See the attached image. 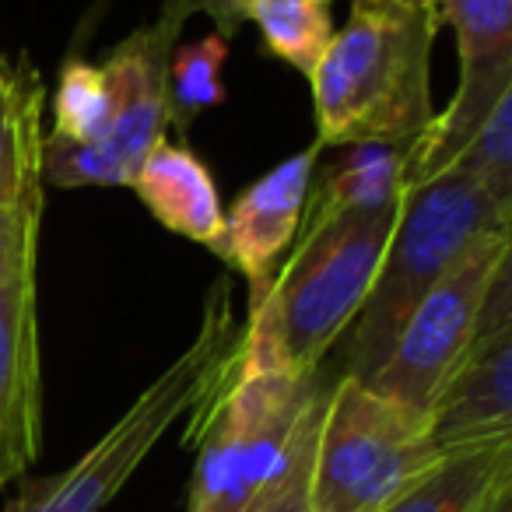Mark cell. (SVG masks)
<instances>
[{
  "label": "cell",
  "mask_w": 512,
  "mask_h": 512,
  "mask_svg": "<svg viewBox=\"0 0 512 512\" xmlns=\"http://www.w3.org/2000/svg\"><path fill=\"white\" fill-rule=\"evenodd\" d=\"M228 39L218 32L197 39L190 46H176L169 60V127L183 137L193 127L200 113L221 106L225 102V85H221V71L228 60Z\"/></svg>",
  "instance_id": "ac0fdd59"
},
{
  "label": "cell",
  "mask_w": 512,
  "mask_h": 512,
  "mask_svg": "<svg viewBox=\"0 0 512 512\" xmlns=\"http://www.w3.org/2000/svg\"><path fill=\"white\" fill-rule=\"evenodd\" d=\"M179 25L155 18L130 32L102 64L109 81V123L92 144L43 141V183L127 186L137 165L162 137H169V60Z\"/></svg>",
  "instance_id": "52a82bcc"
},
{
  "label": "cell",
  "mask_w": 512,
  "mask_h": 512,
  "mask_svg": "<svg viewBox=\"0 0 512 512\" xmlns=\"http://www.w3.org/2000/svg\"><path fill=\"white\" fill-rule=\"evenodd\" d=\"M193 15H207L221 39H235L246 25L249 0H162V11H158V18L179 25V29Z\"/></svg>",
  "instance_id": "7402d4cb"
},
{
  "label": "cell",
  "mask_w": 512,
  "mask_h": 512,
  "mask_svg": "<svg viewBox=\"0 0 512 512\" xmlns=\"http://www.w3.org/2000/svg\"><path fill=\"white\" fill-rule=\"evenodd\" d=\"M449 169H460L467 179H474L495 211L512 221V88L491 106L481 127L456 151Z\"/></svg>",
  "instance_id": "d6986e66"
},
{
  "label": "cell",
  "mask_w": 512,
  "mask_h": 512,
  "mask_svg": "<svg viewBox=\"0 0 512 512\" xmlns=\"http://www.w3.org/2000/svg\"><path fill=\"white\" fill-rule=\"evenodd\" d=\"M435 11L456 32L460 81L449 106L411 141L407 186L446 172L491 106L512 88V0H435Z\"/></svg>",
  "instance_id": "30bf717a"
},
{
  "label": "cell",
  "mask_w": 512,
  "mask_h": 512,
  "mask_svg": "<svg viewBox=\"0 0 512 512\" xmlns=\"http://www.w3.org/2000/svg\"><path fill=\"white\" fill-rule=\"evenodd\" d=\"M316 376L239 372L225 393L190 421L186 442H197L186 512H242L274 477L299 428L302 411L320 390Z\"/></svg>",
  "instance_id": "8992f818"
},
{
  "label": "cell",
  "mask_w": 512,
  "mask_h": 512,
  "mask_svg": "<svg viewBox=\"0 0 512 512\" xmlns=\"http://www.w3.org/2000/svg\"><path fill=\"white\" fill-rule=\"evenodd\" d=\"M474 179L446 169L418 186H407L383 260L365 295L362 313L348 327L344 376L365 379L397 341L400 327L421 299L456 264L467 242L491 228H509Z\"/></svg>",
  "instance_id": "277c9868"
},
{
  "label": "cell",
  "mask_w": 512,
  "mask_h": 512,
  "mask_svg": "<svg viewBox=\"0 0 512 512\" xmlns=\"http://www.w3.org/2000/svg\"><path fill=\"white\" fill-rule=\"evenodd\" d=\"M439 460L428 414L341 376L327 393L313 456V512H376Z\"/></svg>",
  "instance_id": "5b68a950"
},
{
  "label": "cell",
  "mask_w": 512,
  "mask_h": 512,
  "mask_svg": "<svg viewBox=\"0 0 512 512\" xmlns=\"http://www.w3.org/2000/svg\"><path fill=\"white\" fill-rule=\"evenodd\" d=\"M397 207L355 211L295 235L271 288L249 309L239 372L316 376L362 313Z\"/></svg>",
  "instance_id": "6da1fadb"
},
{
  "label": "cell",
  "mask_w": 512,
  "mask_h": 512,
  "mask_svg": "<svg viewBox=\"0 0 512 512\" xmlns=\"http://www.w3.org/2000/svg\"><path fill=\"white\" fill-rule=\"evenodd\" d=\"M512 260L509 228H491L467 242L456 264L439 278V285L414 306L400 327L390 355L376 365L362 386L379 397H390L414 411H425L439 386L474 341L481 306L495 271Z\"/></svg>",
  "instance_id": "9c48e42d"
},
{
  "label": "cell",
  "mask_w": 512,
  "mask_h": 512,
  "mask_svg": "<svg viewBox=\"0 0 512 512\" xmlns=\"http://www.w3.org/2000/svg\"><path fill=\"white\" fill-rule=\"evenodd\" d=\"M39 225L43 190L0 214V488L18 481L43 446Z\"/></svg>",
  "instance_id": "ba28073f"
},
{
  "label": "cell",
  "mask_w": 512,
  "mask_h": 512,
  "mask_svg": "<svg viewBox=\"0 0 512 512\" xmlns=\"http://www.w3.org/2000/svg\"><path fill=\"white\" fill-rule=\"evenodd\" d=\"M477 512H512V481L502 484V488H498Z\"/></svg>",
  "instance_id": "cb8c5ba5"
},
{
  "label": "cell",
  "mask_w": 512,
  "mask_h": 512,
  "mask_svg": "<svg viewBox=\"0 0 512 512\" xmlns=\"http://www.w3.org/2000/svg\"><path fill=\"white\" fill-rule=\"evenodd\" d=\"M407 165H411V144H348L341 148L334 162L313 169L299 232L320 228L341 214L400 204L407 186Z\"/></svg>",
  "instance_id": "5bb4252c"
},
{
  "label": "cell",
  "mask_w": 512,
  "mask_h": 512,
  "mask_svg": "<svg viewBox=\"0 0 512 512\" xmlns=\"http://www.w3.org/2000/svg\"><path fill=\"white\" fill-rule=\"evenodd\" d=\"M246 327L232 313V281L221 278L204 299L193 344L127 407L120 421L64 474L36 481L11 512H102L179 418H200L232 386L242 365Z\"/></svg>",
  "instance_id": "3957f363"
},
{
  "label": "cell",
  "mask_w": 512,
  "mask_h": 512,
  "mask_svg": "<svg viewBox=\"0 0 512 512\" xmlns=\"http://www.w3.org/2000/svg\"><path fill=\"white\" fill-rule=\"evenodd\" d=\"M246 25L260 29L267 57L313 78L334 39L330 0H249Z\"/></svg>",
  "instance_id": "e0dca14e"
},
{
  "label": "cell",
  "mask_w": 512,
  "mask_h": 512,
  "mask_svg": "<svg viewBox=\"0 0 512 512\" xmlns=\"http://www.w3.org/2000/svg\"><path fill=\"white\" fill-rule=\"evenodd\" d=\"M512 481V439L446 453L376 512H477Z\"/></svg>",
  "instance_id": "2e32d148"
},
{
  "label": "cell",
  "mask_w": 512,
  "mask_h": 512,
  "mask_svg": "<svg viewBox=\"0 0 512 512\" xmlns=\"http://www.w3.org/2000/svg\"><path fill=\"white\" fill-rule=\"evenodd\" d=\"M351 8H386V11H435V0H351ZM439 15V11H435Z\"/></svg>",
  "instance_id": "603a6c76"
},
{
  "label": "cell",
  "mask_w": 512,
  "mask_h": 512,
  "mask_svg": "<svg viewBox=\"0 0 512 512\" xmlns=\"http://www.w3.org/2000/svg\"><path fill=\"white\" fill-rule=\"evenodd\" d=\"M109 123V81L102 64L71 57L60 67L57 95H53V130L46 141L92 144Z\"/></svg>",
  "instance_id": "44dd1931"
},
{
  "label": "cell",
  "mask_w": 512,
  "mask_h": 512,
  "mask_svg": "<svg viewBox=\"0 0 512 512\" xmlns=\"http://www.w3.org/2000/svg\"><path fill=\"white\" fill-rule=\"evenodd\" d=\"M330 383H320L309 407L302 411L299 428L285 449V460L274 470V477L256 491L242 512H313L309 484H313V456H316V435H320L323 407H327Z\"/></svg>",
  "instance_id": "ffe728a7"
},
{
  "label": "cell",
  "mask_w": 512,
  "mask_h": 512,
  "mask_svg": "<svg viewBox=\"0 0 512 512\" xmlns=\"http://www.w3.org/2000/svg\"><path fill=\"white\" fill-rule=\"evenodd\" d=\"M127 186L148 207L151 218L169 232L200 242L207 249L221 235L225 211H221L218 183H214L204 158L193 155L186 144L162 137L144 155V162L137 165Z\"/></svg>",
  "instance_id": "4fadbf2b"
},
{
  "label": "cell",
  "mask_w": 512,
  "mask_h": 512,
  "mask_svg": "<svg viewBox=\"0 0 512 512\" xmlns=\"http://www.w3.org/2000/svg\"><path fill=\"white\" fill-rule=\"evenodd\" d=\"M435 11L351 8L316 64V148L411 144L432 123Z\"/></svg>",
  "instance_id": "7a4b0ae2"
},
{
  "label": "cell",
  "mask_w": 512,
  "mask_h": 512,
  "mask_svg": "<svg viewBox=\"0 0 512 512\" xmlns=\"http://www.w3.org/2000/svg\"><path fill=\"white\" fill-rule=\"evenodd\" d=\"M43 78L0 53V214L43 190Z\"/></svg>",
  "instance_id": "9a60e30c"
},
{
  "label": "cell",
  "mask_w": 512,
  "mask_h": 512,
  "mask_svg": "<svg viewBox=\"0 0 512 512\" xmlns=\"http://www.w3.org/2000/svg\"><path fill=\"white\" fill-rule=\"evenodd\" d=\"M428 435L439 456L512 439V260L495 271L474 341L428 404Z\"/></svg>",
  "instance_id": "8fae6325"
},
{
  "label": "cell",
  "mask_w": 512,
  "mask_h": 512,
  "mask_svg": "<svg viewBox=\"0 0 512 512\" xmlns=\"http://www.w3.org/2000/svg\"><path fill=\"white\" fill-rule=\"evenodd\" d=\"M316 162H320L316 144L278 162L267 176L249 183L235 197L232 211L221 218V235L214 239L211 253L221 256L228 271L246 281L249 309L267 295L281 260L295 246Z\"/></svg>",
  "instance_id": "7c38bea8"
}]
</instances>
